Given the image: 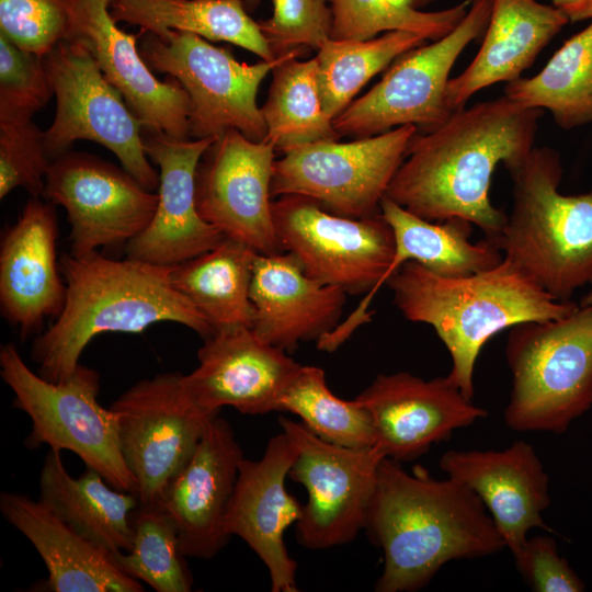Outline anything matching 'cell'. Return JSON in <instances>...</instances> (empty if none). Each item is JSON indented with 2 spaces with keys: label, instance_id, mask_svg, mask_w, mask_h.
<instances>
[{
  "label": "cell",
  "instance_id": "cell-1",
  "mask_svg": "<svg viewBox=\"0 0 592 592\" xmlns=\"http://www.w3.org/2000/svg\"><path fill=\"white\" fill-rule=\"evenodd\" d=\"M542 115L505 95L454 112L412 138L385 196L430 221L466 219L497 243L508 216L490 202L493 171L526 159Z\"/></svg>",
  "mask_w": 592,
  "mask_h": 592
},
{
  "label": "cell",
  "instance_id": "cell-2",
  "mask_svg": "<svg viewBox=\"0 0 592 592\" xmlns=\"http://www.w3.org/2000/svg\"><path fill=\"white\" fill-rule=\"evenodd\" d=\"M365 528L384 554L378 592L418 591L445 563L505 547L486 506L468 487L449 477L434 479L420 468L408 473L388 457L379 464Z\"/></svg>",
  "mask_w": 592,
  "mask_h": 592
},
{
  "label": "cell",
  "instance_id": "cell-3",
  "mask_svg": "<svg viewBox=\"0 0 592 592\" xmlns=\"http://www.w3.org/2000/svg\"><path fill=\"white\" fill-rule=\"evenodd\" d=\"M59 269L66 285L64 308L47 331L35 338L31 351L37 373L49 382L67 380L88 343L100 333H138L161 321L184 325L203 339L214 332L173 286L172 266L114 260L94 251L65 253Z\"/></svg>",
  "mask_w": 592,
  "mask_h": 592
},
{
  "label": "cell",
  "instance_id": "cell-4",
  "mask_svg": "<svg viewBox=\"0 0 592 592\" xmlns=\"http://www.w3.org/2000/svg\"><path fill=\"white\" fill-rule=\"evenodd\" d=\"M386 284L405 318L433 327L452 358L447 376L469 399L476 361L488 340L515 325L560 318L579 307L554 298L505 258L494 267L457 277L408 261Z\"/></svg>",
  "mask_w": 592,
  "mask_h": 592
},
{
  "label": "cell",
  "instance_id": "cell-5",
  "mask_svg": "<svg viewBox=\"0 0 592 592\" xmlns=\"http://www.w3.org/2000/svg\"><path fill=\"white\" fill-rule=\"evenodd\" d=\"M513 206L497 241L505 259L559 301L592 280V192L563 195L560 156L534 147L509 171Z\"/></svg>",
  "mask_w": 592,
  "mask_h": 592
},
{
  "label": "cell",
  "instance_id": "cell-6",
  "mask_svg": "<svg viewBox=\"0 0 592 592\" xmlns=\"http://www.w3.org/2000/svg\"><path fill=\"white\" fill-rule=\"evenodd\" d=\"M272 212L282 250L292 254L309 277L346 294L366 293L348 319L317 342L319 350L333 352L371 321L368 306L385 284L395 253L392 229L380 213L345 217L300 195L273 198Z\"/></svg>",
  "mask_w": 592,
  "mask_h": 592
},
{
  "label": "cell",
  "instance_id": "cell-7",
  "mask_svg": "<svg viewBox=\"0 0 592 592\" xmlns=\"http://www.w3.org/2000/svg\"><path fill=\"white\" fill-rule=\"evenodd\" d=\"M512 389L504 409L516 432L561 434L592 407V307L510 328Z\"/></svg>",
  "mask_w": 592,
  "mask_h": 592
},
{
  "label": "cell",
  "instance_id": "cell-8",
  "mask_svg": "<svg viewBox=\"0 0 592 592\" xmlns=\"http://www.w3.org/2000/svg\"><path fill=\"white\" fill-rule=\"evenodd\" d=\"M0 375L14 394L12 406L31 419L29 448L46 444L70 451L115 489L136 493V480L121 451L116 415L98 401L95 369L79 364L67 380L49 382L26 365L13 343H7L0 350Z\"/></svg>",
  "mask_w": 592,
  "mask_h": 592
},
{
  "label": "cell",
  "instance_id": "cell-9",
  "mask_svg": "<svg viewBox=\"0 0 592 592\" xmlns=\"http://www.w3.org/2000/svg\"><path fill=\"white\" fill-rule=\"evenodd\" d=\"M43 60L56 98L54 121L44 132L52 161L75 141L91 140L112 151L146 189H158L159 173L144 148V126L105 78L86 42L62 41Z\"/></svg>",
  "mask_w": 592,
  "mask_h": 592
},
{
  "label": "cell",
  "instance_id": "cell-10",
  "mask_svg": "<svg viewBox=\"0 0 592 592\" xmlns=\"http://www.w3.org/2000/svg\"><path fill=\"white\" fill-rule=\"evenodd\" d=\"M139 52L152 70L175 78L187 92L190 138H218L236 129L251 140H265L267 130L257 94L265 77L288 54L270 61L241 62L229 49L180 31H170L164 38L147 33Z\"/></svg>",
  "mask_w": 592,
  "mask_h": 592
},
{
  "label": "cell",
  "instance_id": "cell-11",
  "mask_svg": "<svg viewBox=\"0 0 592 592\" xmlns=\"http://www.w3.org/2000/svg\"><path fill=\"white\" fill-rule=\"evenodd\" d=\"M469 2L466 15L447 35L399 56L375 86L333 119L341 137H369L402 125L428 133L449 118L451 69L465 47L485 34L492 10V0Z\"/></svg>",
  "mask_w": 592,
  "mask_h": 592
},
{
  "label": "cell",
  "instance_id": "cell-12",
  "mask_svg": "<svg viewBox=\"0 0 592 592\" xmlns=\"http://www.w3.org/2000/svg\"><path fill=\"white\" fill-rule=\"evenodd\" d=\"M418 132L402 125L346 143L319 140L293 148L274 161L271 196H305L351 218L377 215Z\"/></svg>",
  "mask_w": 592,
  "mask_h": 592
},
{
  "label": "cell",
  "instance_id": "cell-13",
  "mask_svg": "<svg viewBox=\"0 0 592 592\" xmlns=\"http://www.w3.org/2000/svg\"><path fill=\"white\" fill-rule=\"evenodd\" d=\"M116 415L124 460L137 485L140 504L160 503L169 482L195 452L218 414L198 408L182 385V374L141 379L110 407Z\"/></svg>",
  "mask_w": 592,
  "mask_h": 592
},
{
  "label": "cell",
  "instance_id": "cell-14",
  "mask_svg": "<svg viewBox=\"0 0 592 592\" xmlns=\"http://www.w3.org/2000/svg\"><path fill=\"white\" fill-rule=\"evenodd\" d=\"M282 431L296 444L297 457L288 473L308 494L296 535L309 549H327L352 542L365 528L379 464L376 446L353 448L329 443L303 423L280 417Z\"/></svg>",
  "mask_w": 592,
  "mask_h": 592
},
{
  "label": "cell",
  "instance_id": "cell-15",
  "mask_svg": "<svg viewBox=\"0 0 592 592\" xmlns=\"http://www.w3.org/2000/svg\"><path fill=\"white\" fill-rule=\"evenodd\" d=\"M42 196L66 210L75 255L127 244L148 227L158 204V193L123 167L72 151L52 161Z\"/></svg>",
  "mask_w": 592,
  "mask_h": 592
},
{
  "label": "cell",
  "instance_id": "cell-16",
  "mask_svg": "<svg viewBox=\"0 0 592 592\" xmlns=\"http://www.w3.org/2000/svg\"><path fill=\"white\" fill-rule=\"evenodd\" d=\"M275 152L272 143L254 141L229 129L204 152L195 177V203L201 217L260 254L284 252L272 212Z\"/></svg>",
  "mask_w": 592,
  "mask_h": 592
},
{
  "label": "cell",
  "instance_id": "cell-17",
  "mask_svg": "<svg viewBox=\"0 0 592 592\" xmlns=\"http://www.w3.org/2000/svg\"><path fill=\"white\" fill-rule=\"evenodd\" d=\"M355 399L371 414L374 446L397 462L420 457L488 415L448 376L425 380L408 372L379 374Z\"/></svg>",
  "mask_w": 592,
  "mask_h": 592
},
{
  "label": "cell",
  "instance_id": "cell-18",
  "mask_svg": "<svg viewBox=\"0 0 592 592\" xmlns=\"http://www.w3.org/2000/svg\"><path fill=\"white\" fill-rule=\"evenodd\" d=\"M144 148L159 167L158 204L148 227L126 244L127 258L175 266L218 246L226 236L196 208L195 177L216 138H178L143 128Z\"/></svg>",
  "mask_w": 592,
  "mask_h": 592
},
{
  "label": "cell",
  "instance_id": "cell-19",
  "mask_svg": "<svg viewBox=\"0 0 592 592\" xmlns=\"http://www.w3.org/2000/svg\"><path fill=\"white\" fill-rule=\"evenodd\" d=\"M198 365L182 385L201 409L218 414L232 407L243 414L278 411V402L301 365L250 327L214 331L197 352Z\"/></svg>",
  "mask_w": 592,
  "mask_h": 592
},
{
  "label": "cell",
  "instance_id": "cell-20",
  "mask_svg": "<svg viewBox=\"0 0 592 592\" xmlns=\"http://www.w3.org/2000/svg\"><path fill=\"white\" fill-rule=\"evenodd\" d=\"M297 457L294 441L281 432L270 439L259 460L243 459L225 527L258 555L267 568L273 592H296V561L284 543L286 528L296 523L303 505L285 488Z\"/></svg>",
  "mask_w": 592,
  "mask_h": 592
},
{
  "label": "cell",
  "instance_id": "cell-21",
  "mask_svg": "<svg viewBox=\"0 0 592 592\" xmlns=\"http://www.w3.org/2000/svg\"><path fill=\"white\" fill-rule=\"evenodd\" d=\"M243 459L231 425L215 417L160 502L175 523L183 556L212 559L228 543L225 520Z\"/></svg>",
  "mask_w": 592,
  "mask_h": 592
},
{
  "label": "cell",
  "instance_id": "cell-22",
  "mask_svg": "<svg viewBox=\"0 0 592 592\" xmlns=\"http://www.w3.org/2000/svg\"><path fill=\"white\" fill-rule=\"evenodd\" d=\"M439 466L478 496L512 556L532 528L553 532L543 519L550 504L549 477L532 444L519 440L501 451L452 449Z\"/></svg>",
  "mask_w": 592,
  "mask_h": 592
},
{
  "label": "cell",
  "instance_id": "cell-23",
  "mask_svg": "<svg viewBox=\"0 0 592 592\" xmlns=\"http://www.w3.org/2000/svg\"><path fill=\"white\" fill-rule=\"evenodd\" d=\"M54 204L32 197L0 243V306L25 339L48 317H58L66 285L56 259L58 223Z\"/></svg>",
  "mask_w": 592,
  "mask_h": 592
},
{
  "label": "cell",
  "instance_id": "cell-24",
  "mask_svg": "<svg viewBox=\"0 0 592 592\" xmlns=\"http://www.w3.org/2000/svg\"><path fill=\"white\" fill-rule=\"evenodd\" d=\"M346 296L309 277L287 252L259 253L250 285L251 329L262 341L292 353L300 342L319 341L340 323Z\"/></svg>",
  "mask_w": 592,
  "mask_h": 592
},
{
  "label": "cell",
  "instance_id": "cell-25",
  "mask_svg": "<svg viewBox=\"0 0 592 592\" xmlns=\"http://www.w3.org/2000/svg\"><path fill=\"white\" fill-rule=\"evenodd\" d=\"M111 0H83L80 34L109 82L123 95L144 128L190 138L191 100L173 77L160 81L137 47V35L121 30Z\"/></svg>",
  "mask_w": 592,
  "mask_h": 592
},
{
  "label": "cell",
  "instance_id": "cell-26",
  "mask_svg": "<svg viewBox=\"0 0 592 592\" xmlns=\"http://www.w3.org/2000/svg\"><path fill=\"white\" fill-rule=\"evenodd\" d=\"M3 517L42 557L50 592H143L140 581L125 574L104 550L82 537L39 500L3 491Z\"/></svg>",
  "mask_w": 592,
  "mask_h": 592
},
{
  "label": "cell",
  "instance_id": "cell-27",
  "mask_svg": "<svg viewBox=\"0 0 592 592\" xmlns=\"http://www.w3.org/2000/svg\"><path fill=\"white\" fill-rule=\"evenodd\" d=\"M568 22L561 11L536 0H492L479 52L460 75L448 80L446 95L452 111L463 109L486 87L521 78Z\"/></svg>",
  "mask_w": 592,
  "mask_h": 592
},
{
  "label": "cell",
  "instance_id": "cell-28",
  "mask_svg": "<svg viewBox=\"0 0 592 592\" xmlns=\"http://www.w3.org/2000/svg\"><path fill=\"white\" fill-rule=\"evenodd\" d=\"M39 501L82 537L110 556L133 543L136 493L117 490L88 468L78 478L67 471L60 451L49 449L39 474Z\"/></svg>",
  "mask_w": 592,
  "mask_h": 592
},
{
  "label": "cell",
  "instance_id": "cell-29",
  "mask_svg": "<svg viewBox=\"0 0 592 592\" xmlns=\"http://www.w3.org/2000/svg\"><path fill=\"white\" fill-rule=\"evenodd\" d=\"M379 213L395 238V253L385 284L408 261L418 262L439 275L457 277L494 267L504 259L494 241L488 238L476 243L469 241L474 225L466 219L430 221L386 196L380 202Z\"/></svg>",
  "mask_w": 592,
  "mask_h": 592
},
{
  "label": "cell",
  "instance_id": "cell-30",
  "mask_svg": "<svg viewBox=\"0 0 592 592\" xmlns=\"http://www.w3.org/2000/svg\"><path fill=\"white\" fill-rule=\"evenodd\" d=\"M110 12L116 23L137 25L160 38L170 31L189 32L239 46L261 60L277 58L241 0H111Z\"/></svg>",
  "mask_w": 592,
  "mask_h": 592
},
{
  "label": "cell",
  "instance_id": "cell-31",
  "mask_svg": "<svg viewBox=\"0 0 592 592\" xmlns=\"http://www.w3.org/2000/svg\"><path fill=\"white\" fill-rule=\"evenodd\" d=\"M259 253L226 237L212 250L172 266L173 286L204 316L213 330L252 327L250 299L253 263Z\"/></svg>",
  "mask_w": 592,
  "mask_h": 592
},
{
  "label": "cell",
  "instance_id": "cell-32",
  "mask_svg": "<svg viewBox=\"0 0 592 592\" xmlns=\"http://www.w3.org/2000/svg\"><path fill=\"white\" fill-rule=\"evenodd\" d=\"M305 53L297 49L272 69L267 98L260 107L267 130L265 140L281 153L341 138L322 106L316 57L299 59Z\"/></svg>",
  "mask_w": 592,
  "mask_h": 592
},
{
  "label": "cell",
  "instance_id": "cell-33",
  "mask_svg": "<svg viewBox=\"0 0 592 592\" xmlns=\"http://www.w3.org/2000/svg\"><path fill=\"white\" fill-rule=\"evenodd\" d=\"M504 95L524 106L548 110L566 129L591 123L592 20L536 76L508 82Z\"/></svg>",
  "mask_w": 592,
  "mask_h": 592
},
{
  "label": "cell",
  "instance_id": "cell-34",
  "mask_svg": "<svg viewBox=\"0 0 592 592\" xmlns=\"http://www.w3.org/2000/svg\"><path fill=\"white\" fill-rule=\"evenodd\" d=\"M424 42L407 31H390L363 41H325L315 56L325 112L334 119L374 76Z\"/></svg>",
  "mask_w": 592,
  "mask_h": 592
},
{
  "label": "cell",
  "instance_id": "cell-35",
  "mask_svg": "<svg viewBox=\"0 0 592 592\" xmlns=\"http://www.w3.org/2000/svg\"><path fill=\"white\" fill-rule=\"evenodd\" d=\"M278 411L296 414L310 432L329 443L353 448L375 445L367 409L356 399L337 397L320 367L301 365L281 397Z\"/></svg>",
  "mask_w": 592,
  "mask_h": 592
},
{
  "label": "cell",
  "instance_id": "cell-36",
  "mask_svg": "<svg viewBox=\"0 0 592 592\" xmlns=\"http://www.w3.org/2000/svg\"><path fill=\"white\" fill-rule=\"evenodd\" d=\"M132 523L130 549L111 556L117 568L157 592L191 591L193 577L179 547L175 523L164 506L139 503Z\"/></svg>",
  "mask_w": 592,
  "mask_h": 592
},
{
  "label": "cell",
  "instance_id": "cell-37",
  "mask_svg": "<svg viewBox=\"0 0 592 592\" xmlns=\"http://www.w3.org/2000/svg\"><path fill=\"white\" fill-rule=\"evenodd\" d=\"M430 0H331L332 39L363 41L390 31H407L425 41L447 35L466 15L469 0L455 7L424 12Z\"/></svg>",
  "mask_w": 592,
  "mask_h": 592
},
{
  "label": "cell",
  "instance_id": "cell-38",
  "mask_svg": "<svg viewBox=\"0 0 592 592\" xmlns=\"http://www.w3.org/2000/svg\"><path fill=\"white\" fill-rule=\"evenodd\" d=\"M82 21L83 0H0V34L42 57L77 37Z\"/></svg>",
  "mask_w": 592,
  "mask_h": 592
},
{
  "label": "cell",
  "instance_id": "cell-39",
  "mask_svg": "<svg viewBox=\"0 0 592 592\" xmlns=\"http://www.w3.org/2000/svg\"><path fill=\"white\" fill-rule=\"evenodd\" d=\"M53 95L43 57L0 34V122L32 119Z\"/></svg>",
  "mask_w": 592,
  "mask_h": 592
},
{
  "label": "cell",
  "instance_id": "cell-40",
  "mask_svg": "<svg viewBox=\"0 0 592 592\" xmlns=\"http://www.w3.org/2000/svg\"><path fill=\"white\" fill-rule=\"evenodd\" d=\"M50 163L45 133L32 119L0 122V198L16 187L42 196Z\"/></svg>",
  "mask_w": 592,
  "mask_h": 592
},
{
  "label": "cell",
  "instance_id": "cell-41",
  "mask_svg": "<svg viewBox=\"0 0 592 592\" xmlns=\"http://www.w3.org/2000/svg\"><path fill=\"white\" fill-rule=\"evenodd\" d=\"M259 25L275 57L317 50L331 36V0H273L272 15Z\"/></svg>",
  "mask_w": 592,
  "mask_h": 592
},
{
  "label": "cell",
  "instance_id": "cell-42",
  "mask_svg": "<svg viewBox=\"0 0 592 592\" xmlns=\"http://www.w3.org/2000/svg\"><path fill=\"white\" fill-rule=\"evenodd\" d=\"M517 571L535 592H581L585 584L548 535L527 538L513 556Z\"/></svg>",
  "mask_w": 592,
  "mask_h": 592
},
{
  "label": "cell",
  "instance_id": "cell-43",
  "mask_svg": "<svg viewBox=\"0 0 592 592\" xmlns=\"http://www.w3.org/2000/svg\"><path fill=\"white\" fill-rule=\"evenodd\" d=\"M569 22L592 20V0H549Z\"/></svg>",
  "mask_w": 592,
  "mask_h": 592
},
{
  "label": "cell",
  "instance_id": "cell-44",
  "mask_svg": "<svg viewBox=\"0 0 592 592\" xmlns=\"http://www.w3.org/2000/svg\"><path fill=\"white\" fill-rule=\"evenodd\" d=\"M589 284H590V291L583 297L581 305L592 307V280Z\"/></svg>",
  "mask_w": 592,
  "mask_h": 592
},
{
  "label": "cell",
  "instance_id": "cell-45",
  "mask_svg": "<svg viewBox=\"0 0 592 592\" xmlns=\"http://www.w3.org/2000/svg\"><path fill=\"white\" fill-rule=\"evenodd\" d=\"M248 11L254 10L262 0H241Z\"/></svg>",
  "mask_w": 592,
  "mask_h": 592
}]
</instances>
